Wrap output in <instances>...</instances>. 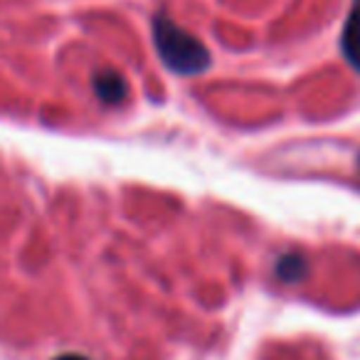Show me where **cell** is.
I'll return each instance as SVG.
<instances>
[{
    "label": "cell",
    "mask_w": 360,
    "mask_h": 360,
    "mask_svg": "<svg viewBox=\"0 0 360 360\" xmlns=\"http://www.w3.org/2000/svg\"><path fill=\"white\" fill-rule=\"evenodd\" d=\"M276 274L284 281H296L304 274V259L299 255H286L284 259L276 264Z\"/></svg>",
    "instance_id": "277c9868"
},
{
    "label": "cell",
    "mask_w": 360,
    "mask_h": 360,
    "mask_svg": "<svg viewBox=\"0 0 360 360\" xmlns=\"http://www.w3.org/2000/svg\"><path fill=\"white\" fill-rule=\"evenodd\" d=\"M343 55L355 70L360 72V0H355L353 11L348 15V22H345L343 30Z\"/></svg>",
    "instance_id": "7a4b0ae2"
},
{
    "label": "cell",
    "mask_w": 360,
    "mask_h": 360,
    "mask_svg": "<svg viewBox=\"0 0 360 360\" xmlns=\"http://www.w3.org/2000/svg\"><path fill=\"white\" fill-rule=\"evenodd\" d=\"M94 91L104 104H121L126 96V82L116 72H99L94 77Z\"/></svg>",
    "instance_id": "3957f363"
},
{
    "label": "cell",
    "mask_w": 360,
    "mask_h": 360,
    "mask_svg": "<svg viewBox=\"0 0 360 360\" xmlns=\"http://www.w3.org/2000/svg\"><path fill=\"white\" fill-rule=\"evenodd\" d=\"M153 40L165 67L178 75H198L210 65V52L205 45L168 18H158L153 22Z\"/></svg>",
    "instance_id": "6da1fadb"
},
{
    "label": "cell",
    "mask_w": 360,
    "mask_h": 360,
    "mask_svg": "<svg viewBox=\"0 0 360 360\" xmlns=\"http://www.w3.org/2000/svg\"><path fill=\"white\" fill-rule=\"evenodd\" d=\"M55 360H86V358H82V355H60Z\"/></svg>",
    "instance_id": "5b68a950"
}]
</instances>
